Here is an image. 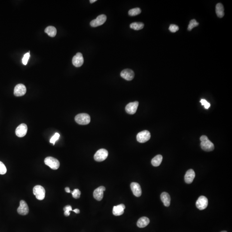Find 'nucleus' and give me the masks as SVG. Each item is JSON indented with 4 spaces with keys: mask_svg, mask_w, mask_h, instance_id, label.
<instances>
[{
    "mask_svg": "<svg viewBox=\"0 0 232 232\" xmlns=\"http://www.w3.org/2000/svg\"><path fill=\"white\" fill-rule=\"evenodd\" d=\"M201 147L202 150L205 151H212L214 150V146L206 135H202L200 137Z\"/></svg>",
    "mask_w": 232,
    "mask_h": 232,
    "instance_id": "1",
    "label": "nucleus"
},
{
    "mask_svg": "<svg viewBox=\"0 0 232 232\" xmlns=\"http://www.w3.org/2000/svg\"><path fill=\"white\" fill-rule=\"evenodd\" d=\"M75 121L79 124L87 125L90 122V117L87 114H80L75 116Z\"/></svg>",
    "mask_w": 232,
    "mask_h": 232,
    "instance_id": "2",
    "label": "nucleus"
},
{
    "mask_svg": "<svg viewBox=\"0 0 232 232\" xmlns=\"http://www.w3.org/2000/svg\"><path fill=\"white\" fill-rule=\"evenodd\" d=\"M44 163L46 165L49 166L50 168L54 170L58 169L60 166V163L55 158L48 157L44 159Z\"/></svg>",
    "mask_w": 232,
    "mask_h": 232,
    "instance_id": "3",
    "label": "nucleus"
},
{
    "mask_svg": "<svg viewBox=\"0 0 232 232\" xmlns=\"http://www.w3.org/2000/svg\"><path fill=\"white\" fill-rule=\"evenodd\" d=\"M34 194L37 200H42L45 197V190L41 185H36L33 188Z\"/></svg>",
    "mask_w": 232,
    "mask_h": 232,
    "instance_id": "4",
    "label": "nucleus"
},
{
    "mask_svg": "<svg viewBox=\"0 0 232 232\" xmlns=\"http://www.w3.org/2000/svg\"><path fill=\"white\" fill-rule=\"evenodd\" d=\"M150 137L151 135L150 132L147 130H144L138 134L136 136L137 140L139 142L143 143L149 141Z\"/></svg>",
    "mask_w": 232,
    "mask_h": 232,
    "instance_id": "5",
    "label": "nucleus"
},
{
    "mask_svg": "<svg viewBox=\"0 0 232 232\" xmlns=\"http://www.w3.org/2000/svg\"><path fill=\"white\" fill-rule=\"evenodd\" d=\"M109 153L106 149H101L98 150L94 155V159L97 162H102L108 157Z\"/></svg>",
    "mask_w": 232,
    "mask_h": 232,
    "instance_id": "6",
    "label": "nucleus"
},
{
    "mask_svg": "<svg viewBox=\"0 0 232 232\" xmlns=\"http://www.w3.org/2000/svg\"><path fill=\"white\" fill-rule=\"evenodd\" d=\"M107 20V17L104 14L100 15L96 19L93 20L90 22V25L92 27H98L102 25Z\"/></svg>",
    "mask_w": 232,
    "mask_h": 232,
    "instance_id": "7",
    "label": "nucleus"
},
{
    "mask_svg": "<svg viewBox=\"0 0 232 232\" xmlns=\"http://www.w3.org/2000/svg\"><path fill=\"white\" fill-rule=\"evenodd\" d=\"M196 206L200 210L205 209L208 205V200L205 196H201L196 202Z\"/></svg>",
    "mask_w": 232,
    "mask_h": 232,
    "instance_id": "8",
    "label": "nucleus"
},
{
    "mask_svg": "<svg viewBox=\"0 0 232 232\" xmlns=\"http://www.w3.org/2000/svg\"><path fill=\"white\" fill-rule=\"evenodd\" d=\"M121 76L122 78L128 81L132 80L134 78L135 74L134 71L130 69H126L121 71Z\"/></svg>",
    "mask_w": 232,
    "mask_h": 232,
    "instance_id": "9",
    "label": "nucleus"
},
{
    "mask_svg": "<svg viewBox=\"0 0 232 232\" xmlns=\"http://www.w3.org/2000/svg\"><path fill=\"white\" fill-rule=\"evenodd\" d=\"M84 59L82 54L78 53L73 57L72 59V63L76 67H80L83 65Z\"/></svg>",
    "mask_w": 232,
    "mask_h": 232,
    "instance_id": "10",
    "label": "nucleus"
},
{
    "mask_svg": "<svg viewBox=\"0 0 232 232\" xmlns=\"http://www.w3.org/2000/svg\"><path fill=\"white\" fill-rule=\"evenodd\" d=\"M27 130V126L25 123L21 124L16 128V134L19 137H23L26 135Z\"/></svg>",
    "mask_w": 232,
    "mask_h": 232,
    "instance_id": "11",
    "label": "nucleus"
},
{
    "mask_svg": "<svg viewBox=\"0 0 232 232\" xmlns=\"http://www.w3.org/2000/svg\"><path fill=\"white\" fill-rule=\"evenodd\" d=\"M17 212L21 215H25L29 212V208L26 202L24 200H21L20 202V206L17 209Z\"/></svg>",
    "mask_w": 232,
    "mask_h": 232,
    "instance_id": "12",
    "label": "nucleus"
},
{
    "mask_svg": "<svg viewBox=\"0 0 232 232\" xmlns=\"http://www.w3.org/2000/svg\"><path fill=\"white\" fill-rule=\"evenodd\" d=\"M26 92V88L25 86L23 84H17L15 87L14 90V94L16 96H24Z\"/></svg>",
    "mask_w": 232,
    "mask_h": 232,
    "instance_id": "13",
    "label": "nucleus"
},
{
    "mask_svg": "<svg viewBox=\"0 0 232 232\" xmlns=\"http://www.w3.org/2000/svg\"><path fill=\"white\" fill-rule=\"evenodd\" d=\"M139 103L138 102H130L128 104L126 107V113L130 114H134L136 113L138 107Z\"/></svg>",
    "mask_w": 232,
    "mask_h": 232,
    "instance_id": "14",
    "label": "nucleus"
},
{
    "mask_svg": "<svg viewBox=\"0 0 232 232\" xmlns=\"http://www.w3.org/2000/svg\"><path fill=\"white\" fill-rule=\"evenodd\" d=\"M105 187L101 186L96 188L93 192V197L98 201H101L103 198L104 192L105 190Z\"/></svg>",
    "mask_w": 232,
    "mask_h": 232,
    "instance_id": "15",
    "label": "nucleus"
},
{
    "mask_svg": "<svg viewBox=\"0 0 232 232\" xmlns=\"http://www.w3.org/2000/svg\"><path fill=\"white\" fill-rule=\"evenodd\" d=\"M130 187L135 197H139L141 196L142 193V189L139 184L136 182H133L131 183Z\"/></svg>",
    "mask_w": 232,
    "mask_h": 232,
    "instance_id": "16",
    "label": "nucleus"
},
{
    "mask_svg": "<svg viewBox=\"0 0 232 232\" xmlns=\"http://www.w3.org/2000/svg\"><path fill=\"white\" fill-rule=\"evenodd\" d=\"M195 177V173L194 170L190 169L188 170L184 176V180L187 184H190L192 183Z\"/></svg>",
    "mask_w": 232,
    "mask_h": 232,
    "instance_id": "17",
    "label": "nucleus"
},
{
    "mask_svg": "<svg viewBox=\"0 0 232 232\" xmlns=\"http://www.w3.org/2000/svg\"><path fill=\"white\" fill-rule=\"evenodd\" d=\"M125 209V205L124 204H120L114 206L113 209V214L115 216H120L124 213V210Z\"/></svg>",
    "mask_w": 232,
    "mask_h": 232,
    "instance_id": "18",
    "label": "nucleus"
},
{
    "mask_svg": "<svg viewBox=\"0 0 232 232\" xmlns=\"http://www.w3.org/2000/svg\"><path fill=\"white\" fill-rule=\"evenodd\" d=\"M161 200L164 203V205L166 207H169L170 205L171 197L170 195L166 192H163L160 196Z\"/></svg>",
    "mask_w": 232,
    "mask_h": 232,
    "instance_id": "19",
    "label": "nucleus"
},
{
    "mask_svg": "<svg viewBox=\"0 0 232 232\" xmlns=\"http://www.w3.org/2000/svg\"><path fill=\"white\" fill-rule=\"evenodd\" d=\"M150 223V220L147 217H143L139 219L137 223V225L139 228H144L147 226Z\"/></svg>",
    "mask_w": 232,
    "mask_h": 232,
    "instance_id": "20",
    "label": "nucleus"
},
{
    "mask_svg": "<svg viewBox=\"0 0 232 232\" xmlns=\"http://www.w3.org/2000/svg\"><path fill=\"white\" fill-rule=\"evenodd\" d=\"M216 13L219 18H222L224 16V7L222 4L219 3L216 5Z\"/></svg>",
    "mask_w": 232,
    "mask_h": 232,
    "instance_id": "21",
    "label": "nucleus"
},
{
    "mask_svg": "<svg viewBox=\"0 0 232 232\" xmlns=\"http://www.w3.org/2000/svg\"><path fill=\"white\" fill-rule=\"evenodd\" d=\"M162 160H163V156L161 155H157L152 159L151 164L154 166H158L161 164Z\"/></svg>",
    "mask_w": 232,
    "mask_h": 232,
    "instance_id": "22",
    "label": "nucleus"
},
{
    "mask_svg": "<svg viewBox=\"0 0 232 232\" xmlns=\"http://www.w3.org/2000/svg\"><path fill=\"white\" fill-rule=\"evenodd\" d=\"M45 32L49 36L54 37L56 35L57 30L56 28L54 26H49L46 28Z\"/></svg>",
    "mask_w": 232,
    "mask_h": 232,
    "instance_id": "23",
    "label": "nucleus"
},
{
    "mask_svg": "<svg viewBox=\"0 0 232 232\" xmlns=\"http://www.w3.org/2000/svg\"><path fill=\"white\" fill-rule=\"evenodd\" d=\"M144 27V24L141 22H135L130 25V27L135 30H141Z\"/></svg>",
    "mask_w": 232,
    "mask_h": 232,
    "instance_id": "24",
    "label": "nucleus"
},
{
    "mask_svg": "<svg viewBox=\"0 0 232 232\" xmlns=\"http://www.w3.org/2000/svg\"><path fill=\"white\" fill-rule=\"evenodd\" d=\"M141 10L139 8H135L131 9L129 11V15L130 16H135L141 13Z\"/></svg>",
    "mask_w": 232,
    "mask_h": 232,
    "instance_id": "25",
    "label": "nucleus"
},
{
    "mask_svg": "<svg viewBox=\"0 0 232 232\" xmlns=\"http://www.w3.org/2000/svg\"><path fill=\"white\" fill-rule=\"evenodd\" d=\"M199 23L196 20H191L190 22L189 25L188 27V31H191L192 29H193V28H194V27H197L199 25Z\"/></svg>",
    "mask_w": 232,
    "mask_h": 232,
    "instance_id": "26",
    "label": "nucleus"
},
{
    "mask_svg": "<svg viewBox=\"0 0 232 232\" xmlns=\"http://www.w3.org/2000/svg\"><path fill=\"white\" fill-rule=\"evenodd\" d=\"M64 214L66 216H69L70 214V212L72 211V207L71 205H68L64 207Z\"/></svg>",
    "mask_w": 232,
    "mask_h": 232,
    "instance_id": "27",
    "label": "nucleus"
},
{
    "mask_svg": "<svg viewBox=\"0 0 232 232\" xmlns=\"http://www.w3.org/2000/svg\"><path fill=\"white\" fill-rule=\"evenodd\" d=\"M71 194L73 198L75 199H78L80 197L81 194V192L78 189H75L73 191H71Z\"/></svg>",
    "mask_w": 232,
    "mask_h": 232,
    "instance_id": "28",
    "label": "nucleus"
},
{
    "mask_svg": "<svg viewBox=\"0 0 232 232\" xmlns=\"http://www.w3.org/2000/svg\"><path fill=\"white\" fill-rule=\"evenodd\" d=\"M7 169L4 164L0 161V174L4 175L7 172Z\"/></svg>",
    "mask_w": 232,
    "mask_h": 232,
    "instance_id": "29",
    "label": "nucleus"
},
{
    "mask_svg": "<svg viewBox=\"0 0 232 232\" xmlns=\"http://www.w3.org/2000/svg\"><path fill=\"white\" fill-rule=\"evenodd\" d=\"M60 137V135L58 133H56L54 135L50 140V142L52 143L53 145H54L55 142L58 140Z\"/></svg>",
    "mask_w": 232,
    "mask_h": 232,
    "instance_id": "30",
    "label": "nucleus"
},
{
    "mask_svg": "<svg viewBox=\"0 0 232 232\" xmlns=\"http://www.w3.org/2000/svg\"><path fill=\"white\" fill-rule=\"evenodd\" d=\"M29 57H30V53H29V52L24 55L22 59V62H23L24 65H27Z\"/></svg>",
    "mask_w": 232,
    "mask_h": 232,
    "instance_id": "31",
    "label": "nucleus"
},
{
    "mask_svg": "<svg viewBox=\"0 0 232 232\" xmlns=\"http://www.w3.org/2000/svg\"><path fill=\"white\" fill-rule=\"evenodd\" d=\"M169 30L171 32L175 33L179 30V27L176 25L171 24L169 26Z\"/></svg>",
    "mask_w": 232,
    "mask_h": 232,
    "instance_id": "32",
    "label": "nucleus"
},
{
    "mask_svg": "<svg viewBox=\"0 0 232 232\" xmlns=\"http://www.w3.org/2000/svg\"><path fill=\"white\" fill-rule=\"evenodd\" d=\"M200 102L201 103L202 105H204V107H205V109H209V107H210V104L208 102L205 100V99H202L201 100Z\"/></svg>",
    "mask_w": 232,
    "mask_h": 232,
    "instance_id": "33",
    "label": "nucleus"
},
{
    "mask_svg": "<svg viewBox=\"0 0 232 232\" xmlns=\"http://www.w3.org/2000/svg\"><path fill=\"white\" fill-rule=\"evenodd\" d=\"M65 190H66V192L67 193H71V191L70 189L69 188H68V187H66V188H65Z\"/></svg>",
    "mask_w": 232,
    "mask_h": 232,
    "instance_id": "34",
    "label": "nucleus"
},
{
    "mask_svg": "<svg viewBox=\"0 0 232 232\" xmlns=\"http://www.w3.org/2000/svg\"><path fill=\"white\" fill-rule=\"evenodd\" d=\"M72 211L75 212V213H76V214H79L80 213V211L79 209H75V210H72Z\"/></svg>",
    "mask_w": 232,
    "mask_h": 232,
    "instance_id": "35",
    "label": "nucleus"
},
{
    "mask_svg": "<svg viewBox=\"0 0 232 232\" xmlns=\"http://www.w3.org/2000/svg\"><path fill=\"white\" fill-rule=\"evenodd\" d=\"M96 1H97L96 0H90V3L92 4L93 3L95 2Z\"/></svg>",
    "mask_w": 232,
    "mask_h": 232,
    "instance_id": "36",
    "label": "nucleus"
},
{
    "mask_svg": "<svg viewBox=\"0 0 232 232\" xmlns=\"http://www.w3.org/2000/svg\"><path fill=\"white\" fill-rule=\"evenodd\" d=\"M221 232H227L226 231H221Z\"/></svg>",
    "mask_w": 232,
    "mask_h": 232,
    "instance_id": "37",
    "label": "nucleus"
}]
</instances>
